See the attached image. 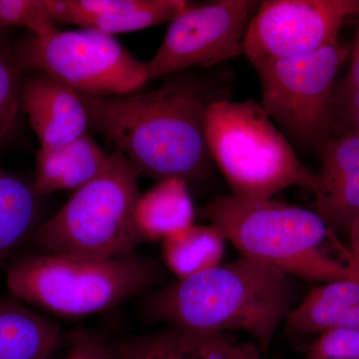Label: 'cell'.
Segmentation results:
<instances>
[{
  "label": "cell",
  "instance_id": "10",
  "mask_svg": "<svg viewBox=\"0 0 359 359\" xmlns=\"http://www.w3.org/2000/svg\"><path fill=\"white\" fill-rule=\"evenodd\" d=\"M358 0H266L250 20L243 52L250 61L306 55L339 39Z\"/></svg>",
  "mask_w": 359,
  "mask_h": 359
},
{
  "label": "cell",
  "instance_id": "6",
  "mask_svg": "<svg viewBox=\"0 0 359 359\" xmlns=\"http://www.w3.org/2000/svg\"><path fill=\"white\" fill-rule=\"evenodd\" d=\"M138 170L116 150L102 173L78 189L33 233L47 254L111 259L132 254L143 242L135 223L141 197Z\"/></svg>",
  "mask_w": 359,
  "mask_h": 359
},
{
  "label": "cell",
  "instance_id": "5",
  "mask_svg": "<svg viewBox=\"0 0 359 359\" xmlns=\"http://www.w3.org/2000/svg\"><path fill=\"white\" fill-rule=\"evenodd\" d=\"M205 139L212 161L237 197L269 200L292 186L316 191V174L302 164L257 101L212 103L205 116Z\"/></svg>",
  "mask_w": 359,
  "mask_h": 359
},
{
  "label": "cell",
  "instance_id": "22",
  "mask_svg": "<svg viewBox=\"0 0 359 359\" xmlns=\"http://www.w3.org/2000/svg\"><path fill=\"white\" fill-rule=\"evenodd\" d=\"M11 26L27 28L39 37L58 30L45 0H0V30Z\"/></svg>",
  "mask_w": 359,
  "mask_h": 359
},
{
  "label": "cell",
  "instance_id": "24",
  "mask_svg": "<svg viewBox=\"0 0 359 359\" xmlns=\"http://www.w3.org/2000/svg\"><path fill=\"white\" fill-rule=\"evenodd\" d=\"M304 359H359V328H337L318 335Z\"/></svg>",
  "mask_w": 359,
  "mask_h": 359
},
{
  "label": "cell",
  "instance_id": "15",
  "mask_svg": "<svg viewBox=\"0 0 359 359\" xmlns=\"http://www.w3.org/2000/svg\"><path fill=\"white\" fill-rule=\"evenodd\" d=\"M109 160L88 133L56 150L39 149L33 188L40 197L59 191L75 192L102 173Z\"/></svg>",
  "mask_w": 359,
  "mask_h": 359
},
{
  "label": "cell",
  "instance_id": "11",
  "mask_svg": "<svg viewBox=\"0 0 359 359\" xmlns=\"http://www.w3.org/2000/svg\"><path fill=\"white\" fill-rule=\"evenodd\" d=\"M318 152L316 212L330 231L349 233L359 211V130L334 134Z\"/></svg>",
  "mask_w": 359,
  "mask_h": 359
},
{
  "label": "cell",
  "instance_id": "16",
  "mask_svg": "<svg viewBox=\"0 0 359 359\" xmlns=\"http://www.w3.org/2000/svg\"><path fill=\"white\" fill-rule=\"evenodd\" d=\"M55 321L0 299V359H48L63 342Z\"/></svg>",
  "mask_w": 359,
  "mask_h": 359
},
{
  "label": "cell",
  "instance_id": "13",
  "mask_svg": "<svg viewBox=\"0 0 359 359\" xmlns=\"http://www.w3.org/2000/svg\"><path fill=\"white\" fill-rule=\"evenodd\" d=\"M115 359H261L257 346L230 335L168 325L114 344Z\"/></svg>",
  "mask_w": 359,
  "mask_h": 359
},
{
  "label": "cell",
  "instance_id": "19",
  "mask_svg": "<svg viewBox=\"0 0 359 359\" xmlns=\"http://www.w3.org/2000/svg\"><path fill=\"white\" fill-rule=\"evenodd\" d=\"M226 242L216 226L193 224L163 241V259L178 280H184L219 266Z\"/></svg>",
  "mask_w": 359,
  "mask_h": 359
},
{
  "label": "cell",
  "instance_id": "12",
  "mask_svg": "<svg viewBox=\"0 0 359 359\" xmlns=\"http://www.w3.org/2000/svg\"><path fill=\"white\" fill-rule=\"evenodd\" d=\"M21 108L41 150L65 147L87 134L90 127L81 95L44 73L22 85Z\"/></svg>",
  "mask_w": 359,
  "mask_h": 359
},
{
  "label": "cell",
  "instance_id": "9",
  "mask_svg": "<svg viewBox=\"0 0 359 359\" xmlns=\"http://www.w3.org/2000/svg\"><path fill=\"white\" fill-rule=\"evenodd\" d=\"M259 6L250 0H221L189 7L170 22L157 53L146 62L150 80L244 55L243 42Z\"/></svg>",
  "mask_w": 359,
  "mask_h": 359
},
{
  "label": "cell",
  "instance_id": "3",
  "mask_svg": "<svg viewBox=\"0 0 359 359\" xmlns=\"http://www.w3.org/2000/svg\"><path fill=\"white\" fill-rule=\"evenodd\" d=\"M199 215L250 257L309 282H334L359 276L327 256L321 244L330 230L316 212L269 200L217 196Z\"/></svg>",
  "mask_w": 359,
  "mask_h": 359
},
{
  "label": "cell",
  "instance_id": "1",
  "mask_svg": "<svg viewBox=\"0 0 359 359\" xmlns=\"http://www.w3.org/2000/svg\"><path fill=\"white\" fill-rule=\"evenodd\" d=\"M231 76L214 81L170 78L160 88L119 97L81 95L89 126L117 146L139 174L187 183L205 178L212 158L205 116L212 103L230 98Z\"/></svg>",
  "mask_w": 359,
  "mask_h": 359
},
{
  "label": "cell",
  "instance_id": "18",
  "mask_svg": "<svg viewBox=\"0 0 359 359\" xmlns=\"http://www.w3.org/2000/svg\"><path fill=\"white\" fill-rule=\"evenodd\" d=\"M39 197L33 185L0 167V268L34 229Z\"/></svg>",
  "mask_w": 359,
  "mask_h": 359
},
{
  "label": "cell",
  "instance_id": "2",
  "mask_svg": "<svg viewBox=\"0 0 359 359\" xmlns=\"http://www.w3.org/2000/svg\"><path fill=\"white\" fill-rule=\"evenodd\" d=\"M299 299L294 278L241 256L148 295L152 320L207 332L249 334L263 351Z\"/></svg>",
  "mask_w": 359,
  "mask_h": 359
},
{
  "label": "cell",
  "instance_id": "8",
  "mask_svg": "<svg viewBox=\"0 0 359 359\" xmlns=\"http://www.w3.org/2000/svg\"><path fill=\"white\" fill-rule=\"evenodd\" d=\"M15 54L21 67L39 70L80 95H129L150 80L147 63L135 58L113 35L93 28L32 34Z\"/></svg>",
  "mask_w": 359,
  "mask_h": 359
},
{
  "label": "cell",
  "instance_id": "14",
  "mask_svg": "<svg viewBox=\"0 0 359 359\" xmlns=\"http://www.w3.org/2000/svg\"><path fill=\"white\" fill-rule=\"evenodd\" d=\"M285 325L297 335L359 328V280H334L314 287L295 304Z\"/></svg>",
  "mask_w": 359,
  "mask_h": 359
},
{
  "label": "cell",
  "instance_id": "20",
  "mask_svg": "<svg viewBox=\"0 0 359 359\" xmlns=\"http://www.w3.org/2000/svg\"><path fill=\"white\" fill-rule=\"evenodd\" d=\"M112 13L92 16L79 23L106 34L137 32L172 22L192 4L185 0H120Z\"/></svg>",
  "mask_w": 359,
  "mask_h": 359
},
{
  "label": "cell",
  "instance_id": "26",
  "mask_svg": "<svg viewBox=\"0 0 359 359\" xmlns=\"http://www.w3.org/2000/svg\"><path fill=\"white\" fill-rule=\"evenodd\" d=\"M351 252H349V269L359 276V211L349 231Z\"/></svg>",
  "mask_w": 359,
  "mask_h": 359
},
{
  "label": "cell",
  "instance_id": "17",
  "mask_svg": "<svg viewBox=\"0 0 359 359\" xmlns=\"http://www.w3.org/2000/svg\"><path fill=\"white\" fill-rule=\"evenodd\" d=\"M195 207L189 185L179 178L163 180L139 198L135 223L143 241H164L193 226Z\"/></svg>",
  "mask_w": 359,
  "mask_h": 359
},
{
  "label": "cell",
  "instance_id": "21",
  "mask_svg": "<svg viewBox=\"0 0 359 359\" xmlns=\"http://www.w3.org/2000/svg\"><path fill=\"white\" fill-rule=\"evenodd\" d=\"M20 68L18 56L0 35V145L13 129L21 108Z\"/></svg>",
  "mask_w": 359,
  "mask_h": 359
},
{
  "label": "cell",
  "instance_id": "23",
  "mask_svg": "<svg viewBox=\"0 0 359 359\" xmlns=\"http://www.w3.org/2000/svg\"><path fill=\"white\" fill-rule=\"evenodd\" d=\"M351 52L348 72L335 87L337 133L359 130V26Z\"/></svg>",
  "mask_w": 359,
  "mask_h": 359
},
{
  "label": "cell",
  "instance_id": "7",
  "mask_svg": "<svg viewBox=\"0 0 359 359\" xmlns=\"http://www.w3.org/2000/svg\"><path fill=\"white\" fill-rule=\"evenodd\" d=\"M349 53L337 39L306 55L250 61L264 111L302 147L318 151L337 134V77Z\"/></svg>",
  "mask_w": 359,
  "mask_h": 359
},
{
  "label": "cell",
  "instance_id": "4",
  "mask_svg": "<svg viewBox=\"0 0 359 359\" xmlns=\"http://www.w3.org/2000/svg\"><path fill=\"white\" fill-rule=\"evenodd\" d=\"M160 280L158 266L133 252L103 259L44 252L14 262L6 276L16 299L69 318L110 311Z\"/></svg>",
  "mask_w": 359,
  "mask_h": 359
},
{
  "label": "cell",
  "instance_id": "25",
  "mask_svg": "<svg viewBox=\"0 0 359 359\" xmlns=\"http://www.w3.org/2000/svg\"><path fill=\"white\" fill-rule=\"evenodd\" d=\"M69 342L65 359H115L114 344L95 330L76 328L70 332Z\"/></svg>",
  "mask_w": 359,
  "mask_h": 359
}]
</instances>
